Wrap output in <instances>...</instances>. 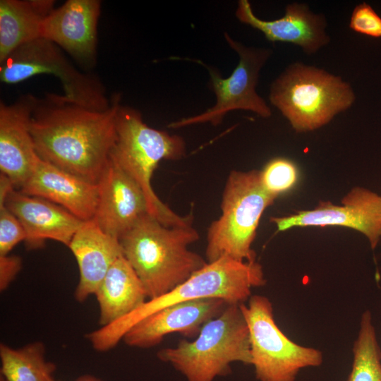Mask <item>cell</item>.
<instances>
[{
  "instance_id": "6da1fadb",
  "label": "cell",
  "mask_w": 381,
  "mask_h": 381,
  "mask_svg": "<svg viewBox=\"0 0 381 381\" xmlns=\"http://www.w3.org/2000/svg\"><path fill=\"white\" fill-rule=\"evenodd\" d=\"M121 95L116 94L104 111L66 102L47 94L32 112L30 130L39 157L93 183L105 170L116 138Z\"/></svg>"
},
{
  "instance_id": "7a4b0ae2",
  "label": "cell",
  "mask_w": 381,
  "mask_h": 381,
  "mask_svg": "<svg viewBox=\"0 0 381 381\" xmlns=\"http://www.w3.org/2000/svg\"><path fill=\"white\" fill-rule=\"evenodd\" d=\"M198 238L192 224L166 226L147 213L119 241L123 256L152 299L172 290L207 264L188 249Z\"/></svg>"
},
{
  "instance_id": "3957f363",
  "label": "cell",
  "mask_w": 381,
  "mask_h": 381,
  "mask_svg": "<svg viewBox=\"0 0 381 381\" xmlns=\"http://www.w3.org/2000/svg\"><path fill=\"white\" fill-rule=\"evenodd\" d=\"M261 265L222 257L207 264L188 279L159 297L148 299L129 315L100 327L87 335L93 348L105 351L114 347L136 322L164 308L205 298H218L228 304H241L251 296L253 288L264 286Z\"/></svg>"
},
{
  "instance_id": "277c9868",
  "label": "cell",
  "mask_w": 381,
  "mask_h": 381,
  "mask_svg": "<svg viewBox=\"0 0 381 381\" xmlns=\"http://www.w3.org/2000/svg\"><path fill=\"white\" fill-rule=\"evenodd\" d=\"M186 150L183 138L150 127L138 110L120 105L110 158L140 186L149 214L169 226L192 224L193 217L179 215L163 202L154 191L152 176L159 162L180 159Z\"/></svg>"
},
{
  "instance_id": "5b68a950",
  "label": "cell",
  "mask_w": 381,
  "mask_h": 381,
  "mask_svg": "<svg viewBox=\"0 0 381 381\" xmlns=\"http://www.w3.org/2000/svg\"><path fill=\"white\" fill-rule=\"evenodd\" d=\"M269 99L298 133L317 130L356 101L350 83L341 76L296 61L272 82Z\"/></svg>"
},
{
  "instance_id": "8992f818",
  "label": "cell",
  "mask_w": 381,
  "mask_h": 381,
  "mask_svg": "<svg viewBox=\"0 0 381 381\" xmlns=\"http://www.w3.org/2000/svg\"><path fill=\"white\" fill-rule=\"evenodd\" d=\"M157 357L170 363L187 381H213L231 373V364L251 365L249 332L240 304H229L207 322L193 341L181 340Z\"/></svg>"
},
{
  "instance_id": "52a82bcc",
  "label": "cell",
  "mask_w": 381,
  "mask_h": 381,
  "mask_svg": "<svg viewBox=\"0 0 381 381\" xmlns=\"http://www.w3.org/2000/svg\"><path fill=\"white\" fill-rule=\"evenodd\" d=\"M274 200L264 189L260 171H231L223 190L222 214L207 232V262L222 257L255 261L251 246L256 231L262 214Z\"/></svg>"
},
{
  "instance_id": "ba28073f",
  "label": "cell",
  "mask_w": 381,
  "mask_h": 381,
  "mask_svg": "<svg viewBox=\"0 0 381 381\" xmlns=\"http://www.w3.org/2000/svg\"><path fill=\"white\" fill-rule=\"evenodd\" d=\"M249 332L251 365L259 381H294L305 368L322 364V352L289 339L277 325L268 298L251 296L240 304Z\"/></svg>"
},
{
  "instance_id": "9c48e42d",
  "label": "cell",
  "mask_w": 381,
  "mask_h": 381,
  "mask_svg": "<svg viewBox=\"0 0 381 381\" xmlns=\"http://www.w3.org/2000/svg\"><path fill=\"white\" fill-rule=\"evenodd\" d=\"M40 74H50L61 83L63 98L89 109L104 111L111 104L97 76L83 73L54 43L40 37L13 52L0 64V80L16 84Z\"/></svg>"
},
{
  "instance_id": "30bf717a",
  "label": "cell",
  "mask_w": 381,
  "mask_h": 381,
  "mask_svg": "<svg viewBox=\"0 0 381 381\" xmlns=\"http://www.w3.org/2000/svg\"><path fill=\"white\" fill-rule=\"evenodd\" d=\"M224 37L238 54L239 60L231 75L226 78L216 70L206 66L210 75L211 87L216 96L215 104L199 115L171 123L169 128H179L203 123L217 126L228 112L234 110L250 111L262 118L272 116L270 107L256 91L260 72L272 55V50L246 47L226 32Z\"/></svg>"
},
{
  "instance_id": "8fae6325",
  "label": "cell",
  "mask_w": 381,
  "mask_h": 381,
  "mask_svg": "<svg viewBox=\"0 0 381 381\" xmlns=\"http://www.w3.org/2000/svg\"><path fill=\"white\" fill-rule=\"evenodd\" d=\"M280 231L295 226H340L355 229L375 249L381 238V195L363 188H352L337 205L320 201L313 210L282 217H272Z\"/></svg>"
},
{
  "instance_id": "7c38bea8",
  "label": "cell",
  "mask_w": 381,
  "mask_h": 381,
  "mask_svg": "<svg viewBox=\"0 0 381 381\" xmlns=\"http://www.w3.org/2000/svg\"><path fill=\"white\" fill-rule=\"evenodd\" d=\"M100 11L98 0H68L44 18L41 37L67 52L80 66L92 68L97 61Z\"/></svg>"
},
{
  "instance_id": "4fadbf2b",
  "label": "cell",
  "mask_w": 381,
  "mask_h": 381,
  "mask_svg": "<svg viewBox=\"0 0 381 381\" xmlns=\"http://www.w3.org/2000/svg\"><path fill=\"white\" fill-rule=\"evenodd\" d=\"M238 20L261 32L270 42H284L298 47L313 55L330 42L325 16L315 13L306 3L288 4L282 17L266 20L257 17L248 0H240L236 11Z\"/></svg>"
},
{
  "instance_id": "5bb4252c",
  "label": "cell",
  "mask_w": 381,
  "mask_h": 381,
  "mask_svg": "<svg viewBox=\"0 0 381 381\" xmlns=\"http://www.w3.org/2000/svg\"><path fill=\"white\" fill-rule=\"evenodd\" d=\"M229 305L218 298H205L174 304L159 310L133 325L124 334L126 344L149 348L159 344L164 337L180 333L193 337L209 320L219 315Z\"/></svg>"
},
{
  "instance_id": "9a60e30c",
  "label": "cell",
  "mask_w": 381,
  "mask_h": 381,
  "mask_svg": "<svg viewBox=\"0 0 381 381\" xmlns=\"http://www.w3.org/2000/svg\"><path fill=\"white\" fill-rule=\"evenodd\" d=\"M99 195L92 219L106 234L118 239L148 212L145 195L112 159L98 182Z\"/></svg>"
},
{
  "instance_id": "2e32d148",
  "label": "cell",
  "mask_w": 381,
  "mask_h": 381,
  "mask_svg": "<svg viewBox=\"0 0 381 381\" xmlns=\"http://www.w3.org/2000/svg\"><path fill=\"white\" fill-rule=\"evenodd\" d=\"M38 99L26 95L10 104L0 103V170L19 190L39 159L30 130Z\"/></svg>"
},
{
  "instance_id": "e0dca14e",
  "label": "cell",
  "mask_w": 381,
  "mask_h": 381,
  "mask_svg": "<svg viewBox=\"0 0 381 381\" xmlns=\"http://www.w3.org/2000/svg\"><path fill=\"white\" fill-rule=\"evenodd\" d=\"M0 202H4L21 223L29 249L42 248L47 239L68 246L85 222L56 203L16 188Z\"/></svg>"
},
{
  "instance_id": "ac0fdd59",
  "label": "cell",
  "mask_w": 381,
  "mask_h": 381,
  "mask_svg": "<svg viewBox=\"0 0 381 381\" xmlns=\"http://www.w3.org/2000/svg\"><path fill=\"white\" fill-rule=\"evenodd\" d=\"M19 190L56 203L83 221L93 218L99 195L98 183L66 172L40 157Z\"/></svg>"
},
{
  "instance_id": "d6986e66",
  "label": "cell",
  "mask_w": 381,
  "mask_h": 381,
  "mask_svg": "<svg viewBox=\"0 0 381 381\" xmlns=\"http://www.w3.org/2000/svg\"><path fill=\"white\" fill-rule=\"evenodd\" d=\"M79 268L75 298L83 302L95 294L115 261L123 255L119 239L104 232L92 220L85 221L68 246Z\"/></svg>"
},
{
  "instance_id": "ffe728a7",
  "label": "cell",
  "mask_w": 381,
  "mask_h": 381,
  "mask_svg": "<svg viewBox=\"0 0 381 381\" xmlns=\"http://www.w3.org/2000/svg\"><path fill=\"white\" fill-rule=\"evenodd\" d=\"M95 295L102 327L129 315L148 298L141 280L123 255L110 267Z\"/></svg>"
},
{
  "instance_id": "44dd1931",
  "label": "cell",
  "mask_w": 381,
  "mask_h": 381,
  "mask_svg": "<svg viewBox=\"0 0 381 381\" xmlns=\"http://www.w3.org/2000/svg\"><path fill=\"white\" fill-rule=\"evenodd\" d=\"M54 6L51 0L0 1V64L18 47L41 37L42 22Z\"/></svg>"
},
{
  "instance_id": "7402d4cb",
  "label": "cell",
  "mask_w": 381,
  "mask_h": 381,
  "mask_svg": "<svg viewBox=\"0 0 381 381\" xmlns=\"http://www.w3.org/2000/svg\"><path fill=\"white\" fill-rule=\"evenodd\" d=\"M1 374L4 381H55L56 365L45 358V348L36 341L22 348L0 344Z\"/></svg>"
},
{
  "instance_id": "603a6c76",
  "label": "cell",
  "mask_w": 381,
  "mask_h": 381,
  "mask_svg": "<svg viewBox=\"0 0 381 381\" xmlns=\"http://www.w3.org/2000/svg\"><path fill=\"white\" fill-rule=\"evenodd\" d=\"M353 354L352 369L346 381H381V350L369 310L361 315Z\"/></svg>"
},
{
  "instance_id": "cb8c5ba5",
  "label": "cell",
  "mask_w": 381,
  "mask_h": 381,
  "mask_svg": "<svg viewBox=\"0 0 381 381\" xmlns=\"http://www.w3.org/2000/svg\"><path fill=\"white\" fill-rule=\"evenodd\" d=\"M260 176L264 189L276 199L296 186L298 180V170L293 161L277 157L267 162L260 171Z\"/></svg>"
},
{
  "instance_id": "d4e9b609",
  "label": "cell",
  "mask_w": 381,
  "mask_h": 381,
  "mask_svg": "<svg viewBox=\"0 0 381 381\" xmlns=\"http://www.w3.org/2000/svg\"><path fill=\"white\" fill-rule=\"evenodd\" d=\"M25 232L18 219L0 202V255H8L20 241H25Z\"/></svg>"
},
{
  "instance_id": "484cf974",
  "label": "cell",
  "mask_w": 381,
  "mask_h": 381,
  "mask_svg": "<svg viewBox=\"0 0 381 381\" xmlns=\"http://www.w3.org/2000/svg\"><path fill=\"white\" fill-rule=\"evenodd\" d=\"M349 28L359 34L381 38V17L366 2L354 7L350 17Z\"/></svg>"
},
{
  "instance_id": "4316f807",
  "label": "cell",
  "mask_w": 381,
  "mask_h": 381,
  "mask_svg": "<svg viewBox=\"0 0 381 381\" xmlns=\"http://www.w3.org/2000/svg\"><path fill=\"white\" fill-rule=\"evenodd\" d=\"M22 262L16 255H0V289L5 290L21 269Z\"/></svg>"
},
{
  "instance_id": "83f0119b",
  "label": "cell",
  "mask_w": 381,
  "mask_h": 381,
  "mask_svg": "<svg viewBox=\"0 0 381 381\" xmlns=\"http://www.w3.org/2000/svg\"><path fill=\"white\" fill-rule=\"evenodd\" d=\"M75 381H102V380L91 375H84L79 377Z\"/></svg>"
}]
</instances>
